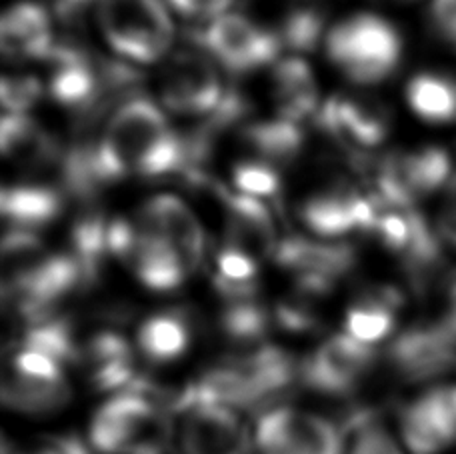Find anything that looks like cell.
I'll return each mask as SVG.
<instances>
[{"label":"cell","instance_id":"6da1fadb","mask_svg":"<svg viewBox=\"0 0 456 454\" xmlns=\"http://www.w3.org/2000/svg\"><path fill=\"white\" fill-rule=\"evenodd\" d=\"M93 160L102 189L130 174L186 178L191 173L186 136L173 131L165 112L144 94L130 96L110 112L94 139Z\"/></svg>","mask_w":456,"mask_h":454},{"label":"cell","instance_id":"7a4b0ae2","mask_svg":"<svg viewBox=\"0 0 456 454\" xmlns=\"http://www.w3.org/2000/svg\"><path fill=\"white\" fill-rule=\"evenodd\" d=\"M167 410L136 393L112 394L94 412L88 442L99 454H167Z\"/></svg>","mask_w":456,"mask_h":454},{"label":"cell","instance_id":"3957f363","mask_svg":"<svg viewBox=\"0 0 456 454\" xmlns=\"http://www.w3.org/2000/svg\"><path fill=\"white\" fill-rule=\"evenodd\" d=\"M329 59L356 85H377L401 64L403 38L377 14H354L330 28Z\"/></svg>","mask_w":456,"mask_h":454},{"label":"cell","instance_id":"277c9868","mask_svg":"<svg viewBox=\"0 0 456 454\" xmlns=\"http://www.w3.org/2000/svg\"><path fill=\"white\" fill-rule=\"evenodd\" d=\"M99 24L109 46L128 62H157L175 40V24L160 0H101Z\"/></svg>","mask_w":456,"mask_h":454},{"label":"cell","instance_id":"5b68a950","mask_svg":"<svg viewBox=\"0 0 456 454\" xmlns=\"http://www.w3.org/2000/svg\"><path fill=\"white\" fill-rule=\"evenodd\" d=\"M202 53L232 75H247L273 64L282 51L276 30L258 27L242 14H223L189 32Z\"/></svg>","mask_w":456,"mask_h":454},{"label":"cell","instance_id":"8992f818","mask_svg":"<svg viewBox=\"0 0 456 454\" xmlns=\"http://www.w3.org/2000/svg\"><path fill=\"white\" fill-rule=\"evenodd\" d=\"M226 91L216 64L205 53L173 54L160 77V101L176 115L207 118L221 107Z\"/></svg>","mask_w":456,"mask_h":454},{"label":"cell","instance_id":"52a82bcc","mask_svg":"<svg viewBox=\"0 0 456 454\" xmlns=\"http://www.w3.org/2000/svg\"><path fill=\"white\" fill-rule=\"evenodd\" d=\"M256 447L263 454H342V433L314 412L273 407L258 417Z\"/></svg>","mask_w":456,"mask_h":454},{"label":"cell","instance_id":"ba28073f","mask_svg":"<svg viewBox=\"0 0 456 454\" xmlns=\"http://www.w3.org/2000/svg\"><path fill=\"white\" fill-rule=\"evenodd\" d=\"M377 362L370 345L350 335H335L300 362V380L306 388L327 396L353 394Z\"/></svg>","mask_w":456,"mask_h":454},{"label":"cell","instance_id":"9c48e42d","mask_svg":"<svg viewBox=\"0 0 456 454\" xmlns=\"http://www.w3.org/2000/svg\"><path fill=\"white\" fill-rule=\"evenodd\" d=\"M382 207L370 192L362 194L350 184H337L308 197L300 207V218L308 231L322 239L345 237L348 232L372 234Z\"/></svg>","mask_w":456,"mask_h":454},{"label":"cell","instance_id":"30bf717a","mask_svg":"<svg viewBox=\"0 0 456 454\" xmlns=\"http://www.w3.org/2000/svg\"><path fill=\"white\" fill-rule=\"evenodd\" d=\"M183 454H252V439L239 412L223 404L194 402L183 412Z\"/></svg>","mask_w":456,"mask_h":454},{"label":"cell","instance_id":"8fae6325","mask_svg":"<svg viewBox=\"0 0 456 454\" xmlns=\"http://www.w3.org/2000/svg\"><path fill=\"white\" fill-rule=\"evenodd\" d=\"M316 120L348 152H356V158L364 157V150L379 147L387 139L390 125L382 102L369 96H335L319 109Z\"/></svg>","mask_w":456,"mask_h":454},{"label":"cell","instance_id":"7c38bea8","mask_svg":"<svg viewBox=\"0 0 456 454\" xmlns=\"http://www.w3.org/2000/svg\"><path fill=\"white\" fill-rule=\"evenodd\" d=\"M390 367L403 380L420 383L456 369V348L441 322L404 330L388 346Z\"/></svg>","mask_w":456,"mask_h":454},{"label":"cell","instance_id":"4fadbf2b","mask_svg":"<svg viewBox=\"0 0 456 454\" xmlns=\"http://www.w3.org/2000/svg\"><path fill=\"white\" fill-rule=\"evenodd\" d=\"M141 223L165 239L183 258L189 272L197 271L205 261V231L192 210L173 194H159L146 202Z\"/></svg>","mask_w":456,"mask_h":454},{"label":"cell","instance_id":"5bb4252c","mask_svg":"<svg viewBox=\"0 0 456 454\" xmlns=\"http://www.w3.org/2000/svg\"><path fill=\"white\" fill-rule=\"evenodd\" d=\"M56 38L51 14L37 3H16L3 16L0 46L12 61H51Z\"/></svg>","mask_w":456,"mask_h":454},{"label":"cell","instance_id":"9a60e30c","mask_svg":"<svg viewBox=\"0 0 456 454\" xmlns=\"http://www.w3.org/2000/svg\"><path fill=\"white\" fill-rule=\"evenodd\" d=\"M213 189L226 208V240L236 242L256 256H274L279 240L273 215L265 202L239 191H228L218 182Z\"/></svg>","mask_w":456,"mask_h":454},{"label":"cell","instance_id":"2e32d148","mask_svg":"<svg viewBox=\"0 0 456 454\" xmlns=\"http://www.w3.org/2000/svg\"><path fill=\"white\" fill-rule=\"evenodd\" d=\"M274 261L282 269L295 272V277H314L337 282L353 271L356 255L350 245L316 242L303 237H289L279 242Z\"/></svg>","mask_w":456,"mask_h":454},{"label":"cell","instance_id":"e0dca14e","mask_svg":"<svg viewBox=\"0 0 456 454\" xmlns=\"http://www.w3.org/2000/svg\"><path fill=\"white\" fill-rule=\"evenodd\" d=\"M80 364L99 393H125L138 378L128 340L114 330H102L83 346Z\"/></svg>","mask_w":456,"mask_h":454},{"label":"cell","instance_id":"ac0fdd59","mask_svg":"<svg viewBox=\"0 0 456 454\" xmlns=\"http://www.w3.org/2000/svg\"><path fill=\"white\" fill-rule=\"evenodd\" d=\"M0 144L6 158L24 168L61 166L64 149L51 133L38 126L27 115H4L0 128Z\"/></svg>","mask_w":456,"mask_h":454},{"label":"cell","instance_id":"d6986e66","mask_svg":"<svg viewBox=\"0 0 456 454\" xmlns=\"http://www.w3.org/2000/svg\"><path fill=\"white\" fill-rule=\"evenodd\" d=\"M138 224H141V239H138V247L128 264L133 266L138 280L154 293L176 290L189 274L184 261L165 239L141 221Z\"/></svg>","mask_w":456,"mask_h":454},{"label":"cell","instance_id":"ffe728a7","mask_svg":"<svg viewBox=\"0 0 456 454\" xmlns=\"http://www.w3.org/2000/svg\"><path fill=\"white\" fill-rule=\"evenodd\" d=\"M403 304L401 290L395 287H374L358 296L346 311V335L364 345H377L396 328V311Z\"/></svg>","mask_w":456,"mask_h":454},{"label":"cell","instance_id":"44dd1931","mask_svg":"<svg viewBox=\"0 0 456 454\" xmlns=\"http://www.w3.org/2000/svg\"><path fill=\"white\" fill-rule=\"evenodd\" d=\"M273 88L279 117L282 118L303 123L306 117L314 115L321 109L313 69L298 56H289V59L276 62L273 70Z\"/></svg>","mask_w":456,"mask_h":454},{"label":"cell","instance_id":"7402d4cb","mask_svg":"<svg viewBox=\"0 0 456 454\" xmlns=\"http://www.w3.org/2000/svg\"><path fill=\"white\" fill-rule=\"evenodd\" d=\"M67 192L48 184H6L3 191V216L12 226L35 231L61 216Z\"/></svg>","mask_w":456,"mask_h":454},{"label":"cell","instance_id":"603a6c76","mask_svg":"<svg viewBox=\"0 0 456 454\" xmlns=\"http://www.w3.org/2000/svg\"><path fill=\"white\" fill-rule=\"evenodd\" d=\"M72 391L67 380H32L11 372L3 383L8 409L28 417H51L69 407Z\"/></svg>","mask_w":456,"mask_h":454},{"label":"cell","instance_id":"cb8c5ba5","mask_svg":"<svg viewBox=\"0 0 456 454\" xmlns=\"http://www.w3.org/2000/svg\"><path fill=\"white\" fill-rule=\"evenodd\" d=\"M138 348L149 362L167 364L189 351L191 324L183 312H159L149 316L138 328Z\"/></svg>","mask_w":456,"mask_h":454},{"label":"cell","instance_id":"d4e9b609","mask_svg":"<svg viewBox=\"0 0 456 454\" xmlns=\"http://www.w3.org/2000/svg\"><path fill=\"white\" fill-rule=\"evenodd\" d=\"M414 115L433 125L456 123V78L443 72H420L406 86Z\"/></svg>","mask_w":456,"mask_h":454},{"label":"cell","instance_id":"484cf974","mask_svg":"<svg viewBox=\"0 0 456 454\" xmlns=\"http://www.w3.org/2000/svg\"><path fill=\"white\" fill-rule=\"evenodd\" d=\"M215 288L228 303L255 301L258 290V256L226 240L216 253Z\"/></svg>","mask_w":456,"mask_h":454},{"label":"cell","instance_id":"4316f807","mask_svg":"<svg viewBox=\"0 0 456 454\" xmlns=\"http://www.w3.org/2000/svg\"><path fill=\"white\" fill-rule=\"evenodd\" d=\"M242 139L255 150L260 160L279 165L295 160L305 149V131L300 123L289 118L258 120L242 128Z\"/></svg>","mask_w":456,"mask_h":454},{"label":"cell","instance_id":"83f0119b","mask_svg":"<svg viewBox=\"0 0 456 454\" xmlns=\"http://www.w3.org/2000/svg\"><path fill=\"white\" fill-rule=\"evenodd\" d=\"M109 218L99 210H91L77 218L70 232L72 256L85 272L86 285L93 287L107 261L109 253Z\"/></svg>","mask_w":456,"mask_h":454},{"label":"cell","instance_id":"f1b7e54d","mask_svg":"<svg viewBox=\"0 0 456 454\" xmlns=\"http://www.w3.org/2000/svg\"><path fill=\"white\" fill-rule=\"evenodd\" d=\"M19 346L51 356L62 367L69 362H80V353H83V346L75 338L72 324L56 314L43 322L24 327Z\"/></svg>","mask_w":456,"mask_h":454},{"label":"cell","instance_id":"f546056e","mask_svg":"<svg viewBox=\"0 0 456 454\" xmlns=\"http://www.w3.org/2000/svg\"><path fill=\"white\" fill-rule=\"evenodd\" d=\"M274 316L255 301L228 304L221 316V330L234 345L255 348L271 330Z\"/></svg>","mask_w":456,"mask_h":454},{"label":"cell","instance_id":"4dcf8cb0","mask_svg":"<svg viewBox=\"0 0 456 454\" xmlns=\"http://www.w3.org/2000/svg\"><path fill=\"white\" fill-rule=\"evenodd\" d=\"M401 434L406 449L412 454H441L449 449L419 399L401 410Z\"/></svg>","mask_w":456,"mask_h":454},{"label":"cell","instance_id":"1f68e13d","mask_svg":"<svg viewBox=\"0 0 456 454\" xmlns=\"http://www.w3.org/2000/svg\"><path fill=\"white\" fill-rule=\"evenodd\" d=\"M282 46H289L295 53H313L321 45L324 32V14L319 8L300 6L290 11L276 30Z\"/></svg>","mask_w":456,"mask_h":454},{"label":"cell","instance_id":"d6a6232c","mask_svg":"<svg viewBox=\"0 0 456 454\" xmlns=\"http://www.w3.org/2000/svg\"><path fill=\"white\" fill-rule=\"evenodd\" d=\"M234 189L252 199H279L281 174L274 165L265 160H242L232 168Z\"/></svg>","mask_w":456,"mask_h":454},{"label":"cell","instance_id":"836d02e7","mask_svg":"<svg viewBox=\"0 0 456 454\" xmlns=\"http://www.w3.org/2000/svg\"><path fill=\"white\" fill-rule=\"evenodd\" d=\"M419 402L427 410L428 418L433 420L444 442L449 447L456 444V385L430 388L419 396Z\"/></svg>","mask_w":456,"mask_h":454},{"label":"cell","instance_id":"e575fe53","mask_svg":"<svg viewBox=\"0 0 456 454\" xmlns=\"http://www.w3.org/2000/svg\"><path fill=\"white\" fill-rule=\"evenodd\" d=\"M43 83L32 75H8L0 86V99L8 115H24L40 101Z\"/></svg>","mask_w":456,"mask_h":454},{"label":"cell","instance_id":"d590c367","mask_svg":"<svg viewBox=\"0 0 456 454\" xmlns=\"http://www.w3.org/2000/svg\"><path fill=\"white\" fill-rule=\"evenodd\" d=\"M274 322L289 332H311L319 327V314H316L311 298L295 295L276 304Z\"/></svg>","mask_w":456,"mask_h":454},{"label":"cell","instance_id":"8d00e7d4","mask_svg":"<svg viewBox=\"0 0 456 454\" xmlns=\"http://www.w3.org/2000/svg\"><path fill=\"white\" fill-rule=\"evenodd\" d=\"M12 372L32 380H64L62 364L53 361L51 356L20 346L12 359Z\"/></svg>","mask_w":456,"mask_h":454},{"label":"cell","instance_id":"74e56055","mask_svg":"<svg viewBox=\"0 0 456 454\" xmlns=\"http://www.w3.org/2000/svg\"><path fill=\"white\" fill-rule=\"evenodd\" d=\"M350 454H404L398 447L385 426L379 420L366 423L364 426L354 431V442Z\"/></svg>","mask_w":456,"mask_h":454},{"label":"cell","instance_id":"f35d334b","mask_svg":"<svg viewBox=\"0 0 456 454\" xmlns=\"http://www.w3.org/2000/svg\"><path fill=\"white\" fill-rule=\"evenodd\" d=\"M428 19L435 35L456 48V0H430Z\"/></svg>","mask_w":456,"mask_h":454},{"label":"cell","instance_id":"ab89813d","mask_svg":"<svg viewBox=\"0 0 456 454\" xmlns=\"http://www.w3.org/2000/svg\"><path fill=\"white\" fill-rule=\"evenodd\" d=\"M232 3L234 0H168V4L183 16H186V19L208 22L223 16Z\"/></svg>","mask_w":456,"mask_h":454},{"label":"cell","instance_id":"60d3db41","mask_svg":"<svg viewBox=\"0 0 456 454\" xmlns=\"http://www.w3.org/2000/svg\"><path fill=\"white\" fill-rule=\"evenodd\" d=\"M438 234L446 245L456 250V174L444 191V200L438 213Z\"/></svg>","mask_w":456,"mask_h":454},{"label":"cell","instance_id":"b9f144b4","mask_svg":"<svg viewBox=\"0 0 456 454\" xmlns=\"http://www.w3.org/2000/svg\"><path fill=\"white\" fill-rule=\"evenodd\" d=\"M28 454H91V450L77 436H59V439H51L45 447Z\"/></svg>","mask_w":456,"mask_h":454},{"label":"cell","instance_id":"7bdbcfd3","mask_svg":"<svg viewBox=\"0 0 456 454\" xmlns=\"http://www.w3.org/2000/svg\"><path fill=\"white\" fill-rule=\"evenodd\" d=\"M94 0H56V11L67 20H75L85 8Z\"/></svg>","mask_w":456,"mask_h":454}]
</instances>
